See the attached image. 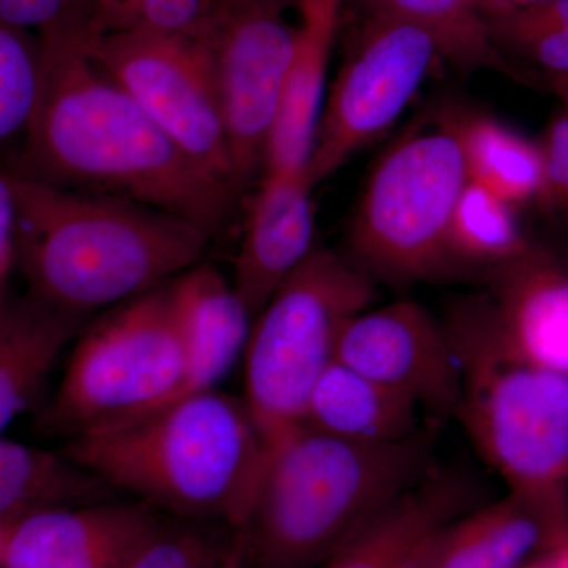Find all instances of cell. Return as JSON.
Segmentation results:
<instances>
[{
  "mask_svg": "<svg viewBox=\"0 0 568 568\" xmlns=\"http://www.w3.org/2000/svg\"><path fill=\"white\" fill-rule=\"evenodd\" d=\"M95 32L85 22L40 32L39 93L18 173L173 213L212 237L237 192L192 162L93 63L84 44Z\"/></svg>",
  "mask_w": 568,
  "mask_h": 568,
  "instance_id": "6da1fadb",
  "label": "cell"
},
{
  "mask_svg": "<svg viewBox=\"0 0 568 568\" xmlns=\"http://www.w3.org/2000/svg\"><path fill=\"white\" fill-rule=\"evenodd\" d=\"M17 263L41 304L82 316L119 305L203 261L196 224L111 194L10 171Z\"/></svg>",
  "mask_w": 568,
  "mask_h": 568,
  "instance_id": "7a4b0ae2",
  "label": "cell"
},
{
  "mask_svg": "<svg viewBox=\"0 0 568 568\" xmlns=\"http://www.w3.org/2000/svg\"><path fill=\"white\" fill-rule=\"evenodd\" d=\"M63 455L104 485L182 518L244 528L268 447L244 398L211 390L70 437Z\"/></svg>",
  "mask_w": 568,
  "mask_h": 568,
  "instance_id": "3957f363",
  "label": "cell"
},
{
  "mask_svg": "<svg viewBox=\"0 0 568 568\" xmlns=\"http://www.w3.org/2000/svg\"><path fill=\"white\" fill-rule=\"evenodd\" d=\"M425 425L394 444L301 428L268 448L244 534L246 568H320L439 463Z\"/></svg>",
  "mask_w": 568,
  "mask_h": 568,
  "instance_id": "277c9868",
  "label": "cell"
},
{
  "mask_svg": "<svg viewBox=\"0 0 568 568\" xmlns=\"http://www.w3.org/2000/svg\"><path fill=\"white\" fill-rule=\"evenodd\" d=\"M462 369L455 420L508 491L568 496V375L508 346L488 294L455 301L443 320Z\"/></svg>",
  "mask_w": 568,
  "mask_h": 568,
  "instance_id": "5b68a950",
  "label": "cell"
},
{
  "mask_svg": "<svg viewBox=\"0 0 568 568\" xmlns=\"http://www.w3.org/2000/svg\"><path fill=\"white\" fill-rule=\"evenodd\" d=\"M375 298L376 283L346 254L315 246L254 317L244 402L268 448L301 428L339 336Z\"/></svg>",
  "mask_w": 568,
  "mask_h": 568,
  "instance_id": "8992f818",
  "label": "cell"
},
{
  "mask_svg": "<svg viewBox=\"0 0 568 568\" xmlns=\"http://www.w3.org/2000/svg\"><path fill=\"white\" fill-rule=\"evenodd\" d=\"M467 181L448 112L435 125L403 134L373 168L355 205L346 256L376 284L435 282L459 274L448 230Z\"/></svg>",
  "mask_w": 568,
  "mask_h": 568,
  "instance_id": "52a82bcc",
  "label": "cell"
},
{
  "mask_svg": "<svg viewBox=\"0 0 568 568\" xmlns=\"http://www.w3.org/2000/svg\"><path fill=\"white\" fill-rule=\"evenodd\" d=\"M170 283L119 304L81 335L41 417L44 432L78 436L149 416L173 398L189 354Z\"/></svg>",
  "mask_w": 568,
  "mask_h": 568,
  "instance_id": "ba28073f",
  "label": "cell"
},
{
  "mask_svg": "<svg viewBox=\"0 0 568 568\" xmlns=\"http://www.w3.org/2000/svg\"><path fill=\"white\" fill-rule=\"evenodd\" d=\"M84 48L192 162L239 192L211 55L200 40L108 29Z\"/></svg>",
  "mask_w": 568,
  "mask_h": 568,
  "instance_id": "9c48e42d",
  "label": "cell"
},
{
  "mask_svg": "<svg viewBox=\"0 0 568 568\" xmlns=\"http://www.w3.org/2000/svg\"><path fill=\"white\" fill-rule=\"evenodd\" d=\"M437 59L435 41L417 26L364 14L345 62L325 92L306 166L313 186L394 125Z\"/></svg>",
  "mask_w": 568,
  "mask_h": 568,
  "instance_id": "30bf717a",
  "label": "cell"
},
{
  "mask_svg": "<svg viewBox=\"0 0 568 568\" xmlns=\"http://www.w3.org/2000/svg\"><path fill=\"white\" fill-rule=\"evenodd\" d=\"M276 0H207L197 40L207 48L235 185L263 171L294 52L295 26Z\"/></svg>",
  "mask_w": 568,
  "mask_h": 568,
  "instance_id": "8fae6325",
  "label": "cell"
},
{
  "mask_svg": "<svg viewBox=\"0 0 568 568\" xmlns=\"http://www.w3.org/2000/svg\"><path fill=\"white\" fill-rule=\"evenodd\" d=\"M336 362L409 396L433 420L457 418L462 369L443 321L416 301L368 308L347 323Z\"/></svg>",
  "mask_w": 568,
  "mask_h": 568,
  "instance_id": "7c38bea8",
  "label": "cell"
},
{
  "mask_svg": "<svg viewBox=\"0 0 568 568\" xmlns=\"http://www.w3.org/2000/svg\"><path fill=\"white\" fill-rule=\"evenodd\" d=\"M162 521L144 503L41 508L7 525L0 568H129Z\"/></svg>",
  "mask_w": 568,
  "mask_h": 568,
  "instance_id": "4fadbf2b",
  "label": "cell"
},
{
  "mask_svg": "<svg viewBox=\"0 0 568 568\" xmlns=\"http://www.w3.org/2000/svg\"><path fill=\"white\" fill-rule=\"evenodd\" d=\"M313 189L306 170H263L246 213L233 280L253 321L315 250Z\"/></svg>",
  "mask_w": 568,
  "mask_h": 568,
  "instance_id": "5bb4252c",
  "label": "cell"
},
{
  "mask_svg": "<svg viewBox=\"0 0 568 568\" xmlns=\"http://www.w3.org/2000/svg\"><path fill=\"white\" fill-rule=\"evenodd\" d=\"M568 536V496L508 491L437 530L422 549V568H521Z\"/></svg>",
  "mask_w": 568,
  "mask_h": 568,
  "instance_id": "9a60e30c",
  "label": "cell"
},
{
  "mask_svg": "<svg viewBox=\"0 0 568 568\" xmlns=\"http://www.w3.org/2000/svg\"><path fill=\"white\" fill-rule=\"evenodd\" d=\"M487 275L511 351L529 364L568 375V254L534 241Z\"/></svg>",
  "mask_w": 568,
  "mask_h": 568,
  "instance_id": "2e32d148",
  "label": "cell"
},
{
  "mask_svg": "<svg viewBox=\"0 0 568 568\" xmlns=\"http://www.w3.org/2000/svg\"><path fill=\"white\" fill-rule=\"evenodd\" d=\"M484 503L478 478L459 467L437 465L320 568H413L437 530Z\"/></svg>",
  "mask_w": 568,
  "mask_h": 568,
  "instance_id": "e0dca14e",
  "label": "cell"
},
{
  "mask_svg": "<svg viewBox=\"0 0 568 568\" xmlns=\"http://www.w3.org/2000/svg\"><path fill=\"white\" fill-rule=\"evenodd\" d=\"M170 286L189 362L181 387L160 409L215 390L244 355L253 325L252 313L235 293L233 283L211 264L201 261L175 276Z\"/></svg>",
  "mask_w": 568,
  "mask_h": 568,
  "instance_id": "ac0fdd59",
  "label": "cell"
},
{
  "mask_svg": "<svg viewBox=\"0 0 568 568\" xmlns=\"http://www.w3.org/2000/svg\"><path fill=\"white\" fill-rule=\"evenodd\" d=\"M345 0H297L301 14L294 32V52L282 104L264 168L306 170L327 92L328 63L342 24Z\"/></svg>",
  "mask_w": 568,
  "mask_h": 568,
  "instance_id": "d6986e66",
  "label": "cell"
},
{
  "mask_svg": "<svg viewBox=\"0 0 568 568\" xmlns=\"http://www.w3.org/2000/svg\"><path fill=\"white\" fill-rule=\"evenodd\" d=\"M422 416L409 396L335 361L313 388L302 426L379 446L416 435L425 426Z\"/></svg>",
  "mask_w": 568,
  "mask_h": 568,
  "instance_id": "ffe728a7",
  "label": "cell"
},
{
  "mask_svg": "<svg viewBox=\"0 0 568 568\" xmlns=\"http://www.w3.org/2000/svg\"><path fill=\"white\" fill-rule=\"evenodd\" d=\"M80 316L33 297L7 302L0 312V433L43 387Z\"/></svg>",
  "mask_w": 568,
  "mask_h": 568,
  "instance_id": "44dd1931",
  "label": "cell"
},
{
  "mask_svg": "<svg viewBox=\"0 0 568 568\" xmlns=\"http://www.w3.org/2000/svg\"><path fill=\"white\" fill-rule=\"evenodd\" d=\"M457 132L467 178L514 205L537 204L544 186L538 141L485 112H448Z\"/></svg>",
  "mask_w": 568,
  "mask_h": 568,
  "instance_id": "7402d4cb",
  "label": "cell"
},
{
  "mask_svg": "<svg viewBox=\"0 0 568 568\" xmlns=\"http://www.w3.org/2000/svg\"><path fill=\"white\" fill-rule=\"evenodd\" d=\"M364 14L417 26L435 41L440 59L459 70H495L526 81L493 40L477 0H357Z\"/></svg>",
  "mask_w": 568,
  "mask_h": 568,
  "instance_id": "603a6c76",
  "label": "cell"
},
{
  "mask_svg": "<svg viewBox=\"0 0 568 568\" xmlns=\"http://www.w3.org/2000/svg\"><path fill=\"white\" fill-rule=\"evenodd\" d=\"M104 484L65 455L0 439V523L41 508L95 500Z\"/></svg>",
  "mask_w": 568,
  "mask_h": 568,
  "instance_id": "cb8c5ba5",
  "label": "cell"
},
{
  "mask_svg": "<svg viewBox=\"0 0 568 568\" xmlns=\"http://www.w3.org/2000/svg\"><path fill=\"white\" fill-rule=\"evenodd\" d=\"M517 211L495 193L467 181L448 230V246L459 271L476 267L491 271L510 263L532 245Z\"/></svg>",
  "mask_w": 568,
  "mask_h": 568,
  "instance_id": "d4e9b609",
  "label": "cell"
},
{
  "mask_svg": "<svg viewBox=\"0 0 568 568\" xmlns=\"http://www.w3.org/2000/svg\"><path fill=\"white\" fill-rule=\"evenodd\" d=\"M488 28L500 52L521 55L547 77L568 73V0H544Z\"/></svg>",
  "mask_w": 568,
  "mask_h": 568,
  "instance_id": "484cf974",
  "label": "cell"
},
{
  "mask_svg": "<svg viewBox=\"0 0 568 568\" xmlns=\"http://www.w3.org/2000/svg\"><path fill=\"white\" fill-rule=\"evenodd\" d=\"M40 81V44L0 22V148L28 129Z\"/></svg>",
  "mask_w": 568,
  "mask_h": 568,
  "instance_id": "4316f807",
  "label": "cell"
},
{
  "mask_svg": "<svg viewBox=\"0 0 568 568\" xmlns=\"http://www.w3.org/2000/svg\"><path fill=\"white\" fill-rule=\"evenodd\" d=\"M104 31L140 29L160 36L197 40L207 0H100Z\"/></svg>",
  "mask_w": 568,
  "mask_h": 568,
  "instance_id": "83f0119b",
  "label": "cell"
},
{
  "mask_svg": "<svg viewBox=\"0 0 568 568\" xmlns=\"http://www.w3.org/2000/svg\"><path fill=\"white\" fill-rule=\"evenodd\" d=\"M216 540L192 526L162 521L129 568H209Z\"/></svg>",
  "mask_w": 568,
  "mask_h": 568,
  "instance_id": "f1b7e54d",
  "label": "cell"
},
{
  "mask_svg": "<svg viewBox=\"0 0 568 568\" xmlns=\"http://www.w3.org/2000/svg\"><path fill=\"white\" fill-rule=\"evenodd\" d=\"M544 186L537 204L568 231V114L551 115L540 140Z\"/></svg>",
  "mask_w": 568,
  "mask_h": 568,
  "instance_id": "f546056e",
  "label": "cell"
},
{
  "mask_svg": "<svg viewBox=\"0 0 568 568\" xmlns=\"http://www.w3.org/2000/svg\"><path fill=\"white\" fill-rule=\"evenodd\" d=\"M74 20L103 26L100 0H0V22L18 31L36 28L43 32Z\"/></svg>",
  "mask_w": 568,
  "mask_h": 568,
  "instance_id": "4dcf8cb0",
  "label": "cell"
},
{
  "mask_svg": "<svg viewBox=\"0 0 568 568\" xmlns=\"http://www.w3.org/2000/svg\"><path fill=\"white\" fill-rule=\"evenodd\" d=\"M17 264L14 201L9 173H0V312L6 306V287L11 267Z\"/></svg>",
  "mask_w": 568,
  "mask_h": 568,
  "instance_id": "1f68e13d",
  "label": "cell"
},
{
  "mask_svg": "<svg viewBox=\"0 0 568 568\" xmlns=\"http://www.w3.org/2000/svg\"><path fill=\"white\" fill-rule=\"evenodd\" d=\"M209 568H246L244 534L231 529L230 536L219 538Z\"/></svg>",
  "mask_w": 568,
  "mask_h": 568,
  "instance_id": "d6a6232c",
  "label": "cell"
},
{
  "mask_svg": "<svg viewBox=\"0 0 568 568\" xmlns=\"http://www.w3.org/2000/svg\"><path fill=\"white\" fill-rule=\"evenodd\" d=\"M540 2H544V0H477V7L484 20L489 24V22L529 9V7L537 6Z\"/></svg>",
  "mask_w": 568,
  "mask_h": 568,
  "instance_id": "836d02e7",
  "label": "cell"
},
{
  "mask_svg": "<svg viewBox=\"0 0 568 568\" xmlns=\"http://www.w3.org/2000/svg\"><path fill=\"white\" fill-rule=\"evenodd\" d=\"M532 568H568V536L530 560Z\"/></svg>",
  "mask_w": 568,
  "mask_h": 568,
  "instance_id": "e575fe53",
  "label": "cell"
},
{
  "mask_svg": "<svg viewBox=\"0 0 568 568\" xmlns=\"http://www.w3.org/2000/svg\"><path fill=\"white\" fill-rule=\"evenodd\" d=\"M547 88L559 100L560 110L568 114V73L549 74L547 77Z\"/></svg>",
  "mask_w": 568,
  "mask_h": 568,
  "instance_id": "d590c367",
  "label": "cell"
},
{
  "mask_svg": "<svg viewBox=\"0 0 568 568\" xmlns=\"http://www.w3.org/2000/svg\"><path fill=\"white\" fill-rule=\"evenodd\" d=\"M276 2L282 3L286 9H295V6H297V0H276Z\"/></svg>",
  "mask_w": 568,
  "mask_h": 568,
  "instance_id": "8d00e7d4",
  "label": "cell"
},
{
  "mask_svg": "<svg viewBox=\"0 0 568 568\" xmlns=\"http://www.w3.org/2000/svg\"><path fill=\"white\" fill-rule=\"evenodd\" d=\"M6 528H7V525H3V523H0V552H2V544H3V536H6Z\"/></svg>",
  "mask_w": 568,
  "mask_h": 568,
  "instance_id": "74e56055",
  "label": "cell"
},
{
  "mask_svg": "<svg viewBox=\"0 0 568 568\" xmlns=\"http://www.w3.org/2000/svg\"><path fill=\"white\" fill-rule=\"evenodd\" d=\"M521 568H532V567H530L529 562H528V564H526V566H523Z\"/></svg>",
  "mask_w": 568,
  "mask_h": 568,
  "instance_id": "f35d334b",
  "label": "cell"
},
{
  "mask_svg": "<svg viewBox=\"0 0 568 568\" xmlns=\"http://www.w3.org/2000/svg\"><path fill=\"white\" fill-rule=\"evenodd\" d=\"M413 568H422L420 566H418V564H414V567Z\"/></svg>",
  "mask_w": 568,
  "mask_h": 568,
  "instance_id": "ab89813d",
  "label": "cell"
}]
</instances>
